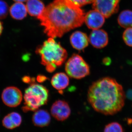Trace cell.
Wrapping results in <instances>:
<instances>
[{"label":"cell","instance_id":"obj_24","mask_svg":"<svg viewBox=\"0 0 132 132\" xmlns=\"http://www.w3.org/2000/svg\"><path fill=\"white\" fill-rule=\"evenodd\" d=\"M47 78L46 76L42 75H39L37 77V80L38 82H44L46 80Z\"/></svg>","mask_w":132,"mask_h":132},{"label":"cell","instance_id":"obj_10","mask_svg":"<svg viewBox=\"0 0 132 132\" xmlns=\"http://www.w3.org/2000/svg\"><path fill=\"white\" fill-rule=\"evenodd\" d=\"M89 41L95 48H102L108 44V34L105 31L101 29H94L91 32L89 37Z\"/></svg>","mask_w":132,"mask_h":132},{"label":"cell","instance_id":"obj_17","mask_svg":"<svg viewBox=\"0 0 132 132\" xmlns=\"http://www.w3.org/2000/svg\"><path fill=\"white\" fill-rule=\"evenodd\" d=\"M104 132H123V129L119 123L116 122H112L105 126Z\"/></svg>","mask_w":132,"mask_h":132},{"label":"cell","instance_id":"obj_18","mask_svg":"<svg viewBox=\"0 0 132 132\" xmlns=\"http://www.w3.org/2000/svg\"><path fill=\"white\" fill-rule=\"evenodd\" d=\"M123 38L126 45L132 47V27L126 29L123 33Z\"/></svg>","mask_w":132,"mask_h":132},{"label":"cell","instance_id":"obj_7","mask_svg":"<svg viewBox=\"0 0 132 132\" xmlns=\"http://www.w3.org/2000/svg\"><path fill=\"white\" fill-rule=\"evenodd\" d=\"M22 97L21 90L13 86L6 88L2 94L3 103L10 107H15L20 105L22 101Z\"/></svg>","mask_w":132,"mask_h":132},{"label":"cell","instance_id":"obj_25","mask_svg":"<svg viewBox=\"0 0 132 132\" xmlns=\"http://www.w3.org/2000/svg\"><path fill=\"white\" fill-rule=\"evenodd\" d=\"M103 62L105 65H108L109 64V63L111 62V60L110 59H109L108 58H106L103 60Z\"/></svg>","mask_w":132,"mask_h":132},{"label":"cell","instance_id":"obj_4","mask_svg":"<svg viewBox=\"0 0 132 132\" xmlns=\"http://www.w3.org/2000/svg\"><path fill=\"white\" fill-rule=\"evenodd\" d=\"M49 92L45 87L33 83L25 90L24 105L22 109L24 112L35 111L48 101Z\"/></svg>","mask_w":132,"mask_h":132},{"label":"cell","instance_id":"obj_16","mask_svg":"<svg viewBox=\"0 0 132 132\" xmlns=\"http://www.w3.org/2000/svg\"><path fill=\"white\" fill-rule=\"evenodd\" d=\"M119 25L125 28L132 27V11L127 10L122 11L118 16Z\"/></svg>","mask_w":132,"mask_h":132},{"label":"cell","instance_id":"obj_19","mask_svg":"<svg viewBox=\"0 0 132 132\" xmlns=\"http://www.w3.org/2000/svg\"><path fill=\"white\" fill-rule=\"evenodd\" d=\"M8 115L11 118L15 128L19 127L21 125L22 121V119L20 114L16 112H13L9 114Z\"/></svg>","mask_w":132,"mask_h":132},{"label":"cell","instance_id":"obj_13","mask_svg":"<svg viewBox=\"0 0 132 132\" xmlns=\"http://www.w3.org/2000/svg\"><path fill=\"white\" fill-rule=\"evenodd\" d=\"M51 84L53 87L60 92L68 86L69 83L68 76L63 72L57 73L51 79Z\"/></svg>","mask_w":132,"mask_h":132},{"label":"cell","instance_id":"obj_1","mask_svg":"<svg viewBox=\"0 0 132 132\" xmlns=\"http://www.w3.org/2000/svg\"><path fill=\"white\" fill-rule=\"evenodd\" d=\"M85 14L70 0H54L38 16L44 32L53 38H61L65 33L82 26Z\"/></svg>","mask_w":132,"mask_h":132},{"label":"cell","instance_id":"obj_23","mask_svg":"<svg viewBox=\"0 0 132 132\" xmlns=\"http://www.w3.org/2000/svg\"><path fill=\"white\" fill-rule=\"evenodd\" d=\"M22 80L24 82H26V83H29L30 82H32L33 83V82H34L35 79H33V78H31L28 76H24L22 78Z\"/></svg>","mask_w":132,"mask_h":132},{"label":"cell","instance_id":"obj_12","mask_svg":"<svg viewBox=\"0 0 132 132\" xmlns=\"http://www.w3.org/2000/svg\"><path fill=\"white\" fill-rule=\"evenodd\" d=\"M50 121V114L46 110H37L33 114L32 122L36 126L40 127L47 126L49 125Z\"/></svg>","mask_w":132,"mask_h":132},{"label":"cell","instance_id":"obj_5","mask_svg":"<svg viewBox=\"0 0 132 132\" xmlns=\"http://www.w3.org/2000/svg\"><path fill=\"white\" fill-rule=\"evenodd\" d=\"M65 70L71 78L80 79L90 73V67L80 55L73 54L66 62Z\"/></svg>","mask_w":132,"mask_h":132},{"label":"cell","instance_id":"obj_11","mask_svg":"<svg viewBox=\"0 0 132 132\" xmlns=\"http://www.w3.org/2000/svg\"><path fill=\"white\" fill-rule=\"evenodd\" d=\"M70 40L73 47L79 51L84 50L88 46L89 42V38L86 34L80 31L73 33Z\"/></svg>","mask_w":132,"mask_h":132},{"label":"cell","instance_id":"obj_9","mask_svg":"<svg viewBox=\"0 0 132 132\" xmlns=\"http://www.w3.org/2000/svg\"><path fill=\"white\" fill-rule=\"evenodd\" d=\"M105 18L101 13L96 10H90L85 15V21L90 29H99L104 25Z\"/></svg>","mask_w":132,"mask_h":132},{"label":"cell","instance_id":"obj_21","mask_svg":"<svg viewBox=\"0 0 132 132\" xmlns=\"http://www.w3.org/2000/svg\"><path fill=\"white\" fill-rule=\"evenodd\" d=\"M2 123L3 126L7 129L12 130L15 128L11 118L8 114L5 116L3 118L2 121Z\"/></svg>","mask_w":132,"mask_h":132},{"label":"cell","instance_id":"obj_15","mask_svg":"<svg viewBox=\"0 0 132 132\" xmlns=\"http://www.w3.org/2000/svg\"><path fill=\"white\" fill-rule=\"evenodd\" d=\"M26 6L22 2H16L10 9V13L12 18L16 20H22L27 15Z\"/></svg>","mask_w":132,"mask_h":132},{"label":"cell","instance_id":"obj_8","mask_svg":"<svg viewBox=\"0 0 132 132\" xmlns=\"http://www.w3.org/2000/svg\"><path fill=\"white\" fill-rule=\"evenodd\" d=\"M52 116L57 120L64 121L70 116L71 110L68 103L62 100H58L53 104L51 108Z\"/></svg>","mask_w":132,"mask_h":132},{"label":"cell","instance_id":"obj_6","mask_svg":"<svg viewBox=\"0 0 132 132\" xmlns=\"http://www.w3.org/2000/svg\"><path fill=\"white\" fill-rule=\"evenodd\" d=\"M120 0H94L93 7L101 13L105 18H108L119 9Z\"/></svg>","mask_w":132,"mask_h":132},{"label":"cell","instance_id":"obj_3","mask_svg":"<svg viewBox=\"0 0 132 132\" xmlns=\"http://www.w3.org/2000/svg\"><path fill=\"white\" fill-rule=\"evenodd\" d=\"M41 58V63L49 73L53 72L67 60L68 53L60 43L50 38L38 46L35 51Z\"/></svg>","mask_w":132,"mask_h":132},{"label":"cell","instance_id":"obj_2","mask_svg":"<svg viewBox=\"0 0 132 132\" xmlns=\"http://www.w3.org/2000/svg\"><path fill=\"white\" fill-rule=\"evenodd\" d=\"M88 101L95 111L112 115L121 111L126 95L123 87L115 79L104 77L93 82L88 89Z\"/></svg>","mask_w":132,"mask_h":132},{"label":"cell","instance_id":"obj_22","mask_svg":"<svg viewBox=\"0 0 132 132\" xmlns=\"http://www.w3.org/2000/svg\"><path fill=\"white\" fill-rule=\"evenodd\" d=\"M76 6L80 7L84 5L93 3L94 0H70Z\"/></svg>","mask_w":132,"mask_h":132},{"label":"cell","instance_id":"obj_26","mask_svg":"<svg viewBox=\"0 0 132 132\" xmlns=\"http://www.w3.org/2000/svg\"><path fill=\"white\" fill-rule=\"evenodd\" d=\"M3 29V28L2 24L1 22L0 21V35L2 33Z\"/></svg>","mask_w":132,"mask_h":132},{"label":"cell","instance_id":"obj_27","mask_svg":"<svg viewBox=\"0 0 132 132\" xmlns=\"http://www.w3.org/2000/svg\"><path fill=\"white\" fill-rule=\"evenodd\" d=\"M14 1L16 2H23L27 1L28 0H13Z\"/></svg>","mask_w":132,"mask_h":132},{"label":"cell","instance_id":"obj_14","mask_svg":"<svg viewBox=\"0 0 132 132\" xmlns=\"http://www.w3.org/2000/svg\"><path fill=\"white\" fill-rule=\"evenodd\" d=\"M26 7L29 15L37 17L41 14L45 8L43 3L40 0H28Z\"/></svg>","mask_w":132,"mask_h":132},{"label":"cell","instance_id":"obj_20","mask_svg":"<svg viewBox=\"0 0 132 132\" xmlns=\"http://www.w3.org/2000/svg\"><path fill=\"white\" fill-rule=\"evenodd\" d=\"M8 5L7 3L2 0H0V19L6 18L9 12Z\"/></svg>","mask_w":132,"mask_h":132}]
</instances>
